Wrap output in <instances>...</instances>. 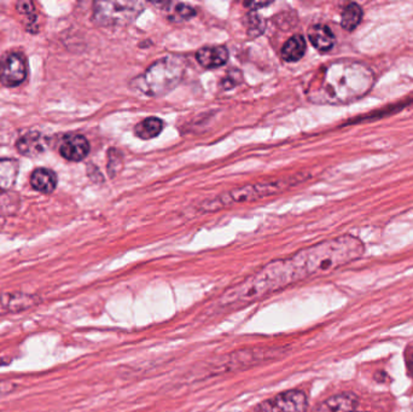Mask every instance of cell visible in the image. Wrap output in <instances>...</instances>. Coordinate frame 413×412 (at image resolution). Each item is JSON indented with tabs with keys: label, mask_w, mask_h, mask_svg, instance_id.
<instances>
[{
	"label": "cell",
	"mask_w": 413,
	"mask_h": 412,
	"mask_svg": "<svg viewBox=\"0 0 413 412\" xmlns=\"http://www.w3.org/2000/svg\"><path fill=\"white\" fill-rule=\"evenodd\" d=\"M375 74L355 60H335L321 67L308 88V99L316 104L344 106L365 97L375 85Z\"/></svg>",
	"instance_id": "1"
},
{
	"label": "cell",
	"mask_w": 413,
	"mask_h": 412,
	"mask_svg": "<svg viewBox=\"0 0 413 412\" xmlns=\"http://www.w3.org/2000/svg\"><path fill=\"white\" fill-rule=\"evenodd\" d=\"M306 40L302 35H294L284 44L282 49V57L287 62H297L301 60L306 52Z\"/></svg>",
	"instance_id": "15"
},
{
	"label": "cell",
	"mask_w": 413,
	"mask_h": 412,
	"mask_svg": "<svg viewBox=\"0 0 413 412\" xmlns=\"http://www.w3.org/2000/svg\"><path fill=\"white\" fill-rule=\"evenodd\" d=\"M47 149V142L40 133L31 132L24 135L17 142V150L24 156H37L44 153Z\"/></svg>",
	"instance_id": "14"
},
{
	"label": "cell",
	"mask_w": 413,
	"mask_h": 412,
	"mask_svg": "<svg viewBox=\"0 0 413 412\" xmlns=\"http://www.w3.org/2000/svg\"><path fill=\"white\" fill-rule=\"evenodd\" d=\"M365 247L352 235L336 237L302 249L287 260L292 282L330 274L362 258Z\"/></svg>",
	"instance_id": "2"
},
{
	"label": "cell",
	"mask_w": 413,
	"mask_h": 412,
	"mask_svg": "<svg viewBox=\"0 0 413 412\" xmlns=\"http://www.w3.org/2000/svg\"><path fill=\"white\" fill-rule=\"evenodd\" d=\"M308 39L311 40L312 45L321 52L331 51L336 42L332 31L328 26L321 24H314L310 28Z\"/></svg>",
	"instance_id": "12"
},
{
	"label": "cell",
	"mask_w": 413,
	"mask_h": 412,
	"mask_svg": "<svg viewBox=\"0 0 413 412\" xmlns=\"http://www.w3.org/2000/svg\"><path fill=\"white\" fill-rule=\"evenodd\" d=\"M172 5V9H169L171 13V19H178L177 21L180 19H187L192 17L196 14L195 9L191 8L189 5L186 4H171Z\"/></svg>",
	"instance_id": "19"
},
{
	"label": "cell",
	"mask_w": 413,
	"mask_h": 412,
	"mask_svg": "<svg viewBox=\"0 0 413 412\" xmlns=\"http://www.w3.org/2000/svg\"><path fill=\"white\" fill-rule=\"evenodd\" d=\"M196 58L205 69H214L228 62V50L225 47H202L196 53Z\"/></svg>",
	"instance_id": "10"
},
{
	"label": "cell",
	"mask_w": 413,
	"mask_h": 412,
	"mask_svg": "<svg viewBox=\"0 0 413 412\" xmlns=\"http://www.w3.org/2000/svg\"><path fill=\"white\" fill-rule=\"evenodd\" d=\"M60 153L63 158L73 163L81 161L89 155V140L84 135H68L60 144Z\"/></svg>",
	"instance_id": "8"
},
{
	"label": "cell",
	"mask_w": 413,
	"mask_h": 412,
	"mask_svg": "<svg viewBox=\"0 0 413 412\" xmlns=\"http://www.w3.org/2000/svg\"><path fill=\"white\" fill-rule=\"evenodd\" d=\"M17 11L24 16L27 21V31L35 33L39 31L37 26V14L34 10V5L31 1H21L17 4Z\"/></svg>",
	"instance_id": "18"
},
{
	"label": "cell",
	"mask_w": 413,
	"mask_h": 412,
	"mask_svg": "<svg viewBox=\"0 0 413 412\" xmlns=\"http://www.w3.org/2000/svg\"><path fill=\"white\" fill-rule=\"evenodd\" d=\"M185 73V60L178 56H167L150 65L130 83V86L150 97H160L177 88Z\"/></svg>",
	"instance_id": "3"
},
{
	"label": "cell",
	"mask_w": 413,
	"mask_h": 412,
	"mask_svg": "<svg viewBox=\"0 0 413 412\" xmlns=\"http://www.w3.org/2000/svg\"><path fill=\"white\" fill-rule=\"evenodd\" d=\"M32 307V299L24 292L0 294V315L19 313Z\"/></svg>",
	"instance_id": "9"
},
{
	"label": "cell",
	"mask_w": 413,
	"mask_h": 412,
	"mask_svg": "<svg viewBox=\"0 0 413 412\" xmlns=\"http://www.w3.org/2000/svg\"><path fill=\"white\" fill-rule=\"evenodd\" d=\"M306 394L301 390H288L258 405L255 412H306Z\"/></svg>",
	"instance_id": "6"
},
{
	"label": "cell",
	"mask_w": 413,
	"mask_h": 412,
	"mask_svg": "<svg viewBox=\"0 0 413 412\" xmlns=\"http://www.w3.org/2000/svg\"><path fill=\"white\" fill-rule=\"evenodd\" d=\"M271 3H246V6H251V8H259V6H266L269 5Z\"/></svg>",
	"instance_id": "21"
},
{
	"label": "cell",
	"mask_w": 413,
	"mask_h": 412,
	"mask_svg": "<svg viewBox=\"0 0 413 412\" xmlns=\"http://www.w3.org/2000/svg\"><path fill=\"white\" fill-rule=\"evenodd\" d=\"M144 9L140 1H98L94 4V21L103 27H121L133 22Z\"/></svg>",
	"instance_id": "5"
},
{
	"label": "cell",
	"mask_w": 413,
	"mask_h": 412,
	"mask_svg": "<svg viewBox=\"0 0 413 412\" xmlns=\"http://www.w3.org/2000/svg\"><path fill=\"white\" fill-rule=\"evenodd\" d=\"M357 405V398L354 394H337L321 404L316 412H354Z\"/></svg>",
	"instance_id": "11"
},
{
	"label": "cell",
	"mask_w": 413,
	"mask_h": 412,
	"mask_svg": "<svg viewBox=\"0 0 413 412\" xmlns=\"http://www.w3.org/2000/svg\"><path fill=\"white\" fill-rule=\"evenodd\" d=\"M163 130L162 120L158 117H148L135 127V135L140 139H153Z\"/></svg>",
	"instance_id": "17"
},
{
	"label": "cell",
	"mask_w": 413,
	"mask_h": 412,
	"mask_svg": "<svg viewBox=\"0 0 413 412\" xmlns=\"http://www.w3.org/2000/svg\"><path fill=\"white\" fill-rule=\"evenodd\" d=\"M362 6L357 3H351L344 8L341 15V26L347 32H353L354 29L362 24Z\"/></svg>",
	"instance_id": "16"
},
{
	"label": "cell",
	"mask_w": 413,
	"mask_h": 412,
	"mask_svg": "<svg viewBox=\"0 0 413 412\" xmlns=\"http://www.w3.org/2000/svg\"><path fill=\"white\" fill-rule=\"evenodd\" d=\"M294 178H278V179H269V181L255 183L253 186H242L239 189L228 191L223 196L213 201H208L203 204V211L213 212L218 209L225 208L228 206L243 202H251L256 199H264L267 196L278 194L287 190L289 186H294Z\"/></svg>",
	"instance_id": "4"
},
{
	"label": "cell",
	"mask_w": 413,
	"mask_h": 412,
	"mask_svg": "<svg viewBox=\"0 0 413 412\" xmlns=\"http://www.w3.org/2000/svg\"><path fill=\"white\" fill-rule=\"evenodd\" d=\"M31 184L39 192L51 194L56 189L57 176L51 170L37 168L31 176Z\"/></svg>",
	"instance_id": "13"
},
{
	"label": "cell",
	"mask_w": 413,
	"mask_h": 412,
	"mask_svg": "<svg viewBox=\"0 0 413 412\" xmlns=\"http://www.w3.org/2000/svg\"><path fill=\"white\" fill-rule=\"evenodd\" d=\"M27 78V60L21 52H8L0 58V81L6 88H15Z\"/></svg>",
	"instance_id": "7"
},
{
	"label": "cell",
	"mask_w": 413,
	"mask_h": 412,
	"mask_svg": "<svg viewBox=\"0 0 413 412\" xmlns=\"http://www.w3.org/2000/svg\"><path fill=\"white\" fill-rule=\"evenodd\" d=\"M10 387L11 385H8V384H0V395L3 393H8L10 392Z\"/></svg>",
	"instance_id": "20"
}]
</instances>
